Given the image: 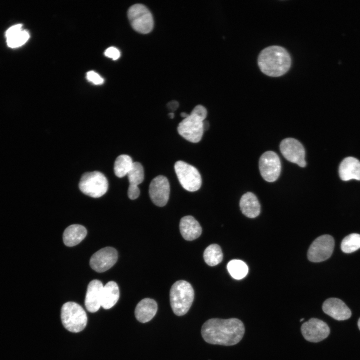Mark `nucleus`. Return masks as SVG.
Here are the masks:
<instances>
[{
  "label": "nucleus",
  "mask_w": 360,
  "mask_h": 360,
  "mask_svg": "<svg viewBox=\"0 0 360 360\" xmlns=\"http://www.w3.org/2000/svg\"><path fill=\"white\" fill-rule=\"evenodd\" d=\"M203 256L206 263L212 266L218 264L222 261L223 254L220 247L218 244H212L205 249Z\"/></svg>",
  "instance_id": "b1692460"
},
{
  "label": "nucleus",
  "mask_w": 360,
  "mask_h": 360,
  "mask_svg": "<svg viewBox=\"0 0 360 360\" xmlns=\"http://www.w3.org/2000/svg\"><path fill=\"white\" fill-rule=\"evenodd\" d=\"M180 230L184 238L187 240H192L200 236L202 228L199 222L193 216H186L180 220Z\"/></svg>",
  "instance_id": "aec40b11"
},
{
  "label": "nucleus",
  "mask_w": 360,
  "mask_h": 360,
  "mask_svg": "<svg viewBox=\"0 0 360 360\" xmlns=\"http://www.w3.org/2000/svg\"><path fill=\"white\" fill-rule=\"evenodd\" d=\"M258 62L264 74L270 76L277 77L284 75L288 70L292 60L285 48L272 46L265 48L260 52Z\"/></svg>",
  "instance_id": "f03ea898"
},
{
  "label": "nucleus",
  "mask_w": 360,
  "mask_h": 360,
  "mask_svg": "<svg viewBox=\"0 0 360 360\" xmlns=\"http://www.w3.org/2000/svg\"><path fill=\"white\" fill-rule=\"evenodd\" d=\"M158 310L156 302L153 299L145 298L136 305L134 314L136 318L142 323L150 321L156 315Z\"/></svg>",
  "instance_id": "6ab92c4d"
},
{
  "label": "nucleus",
  "mask_w": 360,
  "mask_h": 360,
  "mask_svg": "<svg viewBox=\"0 0 360 360\" xmlns=\"http://www.w3.org/2000/svg\"><path fill=\"white\" fill-rule=\"evenodd\" d=\"M168 106L170 110H174L178 106V103L175 100H172L168 104Z\"/></svg>",
  "instance_id": "2f4dec72"
},
{
  "label": "nucleus",
  "mask_w": 360,
  "mask_h": 360,
  "mask_svg": "<svg viewBox=\"0 0 360 360\" xmlns=\"http://www.w3.org/2000/svg\"><path fill=\"white\" fill-rule=\"evenodd\" d=\"M189 114H187L186 113L183 112L180 114V116L184 118H187Z\"/></svg>",
  "instance_id": "72a5a7b5"
},
{
  "label": "nucleus",
  "mask_w": 360,
  "mask_h": 360,
  "mask_svg": "<svg viewBox=\"0 0 360 360\" xmlns=\"http://www.w3.org/2000/svg\"><path fill=\"white\" fill-rule=\"evenodd\" d=\"M130 184L138 185L144 179V170L142 165L138 162H134L128 174Z\"/></svg>",
  "instance_id": "cd10ccee"
},
{
  "label": "nucleus",
  "mask_w": 360,
  "mask_h": 360,
  "mask_svg": "<svg viewBox=\"0 0 360 360\" xmlns=\"http://www.w3.org/2000/svg\"><path fill=\"white\" fill-rule=\"evenodd\" d=\"M334 246V240L331 236H320L310 244L308 251V258L314 262H323L331 256Z\"/></svg>",
  "instance_id": "1a4fd4ad"
},
{
  "label": "nucleus",
  "mask_w": 360,
  "mask_h": 360,
  "mask_svg": "<svg viewBox=\"0 0 360 360\" xmlns=\"http://www.w3.org/2000/svg\"><path fill=\"white\" fill-rule=\"evenodd\" d=\"M244 331L242 322L238 318H213L203 324L201 334L204 340L208 344L230 346L242 340Z\"/></svg>",
  "instance_id": "f257e3e1"
},
{
  "label": "nucleus",
  "mask_w": 360,
  "mask_h": 360,
  "mask_svg": "<svg viewBox=\"0 0 360 360\" xmlns=\"http://www.w3.org/2000/svg\"><path fill=\"white\" fill-rule=\"evenodd\" d=\"M134 162L130 156L121 154L117 157L114 164V172L118 178H122L128 174Z\"/></svg>",
  "instance_id": "393cba45"
},
{
  "label": "nucleus",
  "mask_w": 360,
  "mask_h": 360,
  "mask_svg": "<svg viewBox=\"0 0 360 360\" xmlns=\"http://www.w3.org/2000/svg\"><path fill=\"white\" fill-rule=\"evenodd\" d=\"M174 170L183 188L189 192H195L200 189L202 178L196 168L184 162L178 160L174 164Z\"/></svg>",
  "instance_id": "6e6552de"
},
{
  "label": "nucleus",
  "mask_w": 360,
  "mask_h": 360,
  "mask_svg": "<svg viewBox=\"0 0 360 360\" xmlns=\"http://www.w3.org/2000/svg\"><path fill=\"white\" fill-rule=\"evenodd\" d=\"M340 248L345 253H351L360 248V234L353 233L346 236L341 242Z\"/></svg>",
  "instance_id": "bb28decb"
},
{
  "label": "nucleus",
  "mask_w": 360,
  "mask_h": 360,
  "mask_svg": "<svg viewBox=\"0 0 360 360\" xmlns=\"http://www.w3.org/2000/svg\"><path fill=\"white\" fill-rule=\"evenodd\" d=\"M300 330L304 339L312 342H318L324 340L330 332L326 323L314 318L304 322L301 326Z\"/></svg>",
  "instance_id": "f8f14e48"
},
{
  "label": "nucleus",
  "mask_w": 360,
  "mask_h": 360,
  "mask_svg": "<svg viewBox=\"0 0 360 360\" xmlns=\"http://www.w3.org/2000/svg\"><path fill=\"white\" fill-rule=\"evenodd\" d=\"M120 297L119 288L114 281L107 282L102 290L101 306L104 309H110L118 302Z\"/></svg>",
  "instance_id": "5701e85b"
},
{
  "label": "nucleus",
  "mask_w": 360,
  "mask_h": 360,
  "mask_svg": "<svg viewBox=\"0 0 360 360\" xmlns=\"http://www.w3.org/2000/svg\"><path fill=\"white\" fill-rule=\"evenodd\" d=\"M102 282L98 280L90 282L87 288L84 304L86 310L91 312H97L101 306Z\"/></svg>",
  "instance_id": "dca6fc26"
},
{
  "label": "nucleus",
  "mask_w": 360,
  "mask_h": 360,
  "mask_svg": "<svg viewBox=\"0 0 360 360\" xmlns=\"http://www.w3.org/2000/svg\"><path fill=\"white\" fill-rule=\"evenodd\" d=\"M168 116L170 118H173L174 117V114L172 112H171L168 114Z\"/></svg>",
  "instance_id": "f704fd0d"
},
{
  "label": "nucleus",
  "mask_w": 360,
  "mask_h": 360,
  "mask_svg": "<svg viewBox=\"0 0 360 360\" xmlns=\"http://www.w3.org/2000/svg\"><path fill=\"white\" fill-rule=\"evenodd\" d=\"M5 36L8 46L14 48L25 44L30 35L28 31L23 29L22 24H18L10 27L6 32Z\"/></svg>",
  "instance_id": "a211bd4d"
},
{
  "label": "nucleus",
  "mask_w": 360,
  "mask_h": 360,
  "mask_svg": "<svg viewBox=\"0 0 360 360\" xmlns=\"http://www.w3.org/2000/svg\"><path fill=\"white\" fill-rule=\"evenodd\" d=\"M258 166L260 174L265 180L273 182L279 177L281 164L279 156L275 152H264L260 157Z\"/></svg>",
  "instance_id": "9d476101"
},
{
  "label": "nucleus",
  "mask_w": 360,
  "mask_h": 360,
  "mask_svg": "<svg viewBox=\"0 0 360 360\" xmlns=\"http://www.w3.org/2000/svg\"><path fill=\"white\" fill-rule=\"evenodd\" d=\"M170 192V184L164 176H158L150 182L149 194L152 202L158 206H164L168 202Z\"/></svg>",
  "instance_id": "4468645a"
},
{
  "label": "nucleus",
  "mask_w": 360,
  "mask_h": 360,
  "mask_svg": "<svg viewBox=\"0 0 360 360\" xmlns=\"http://www.w3.org/2000/svg\"><path fill=\"white\" fill-rule=\"evenodd\" d=\"M194 292L191 284L180 280L172 286L170 292V304L174 314L182 316L187 313L192 305Z\"/></svg>",
  "instance_id": "20e7f679"
},
{
  "label": "nucleus",
  "mask_w": 360,
  "mask_h": 360,
  "mask_svg": "<svg viewBox=\"0 0 360 360\" xmlns=\"http://www.w3.org/2000/svg\"><path fill=\"white\" fill-rule=\"evenodd\" d=\"M340 177L344 181L350 180H360V162L357 158L349 156L344 158L338 170Z\"/></svg>",
  "instance_id": "f3484780"
},
{
  "label": "nucleus",
  "mask_w": 360,
  "mask_h": 360,
  "mask_svg": "<svg viewBox=\"0 0 360 360\" xmlns=\"http://www.w3.org/2000/svg\"><path fill=\"white\" fill-rule=\"evenodd\" d=\"M323 312L338 320L348 319L352 315L350 309L341 300L331 298L326 300L322 304Z\"/></svg>",
  "instance_id": "2eb2a0df"
},
{
  "label": "nucleus",
  "mask_w": 360,
  "mask_h": 360,
  "mask_svg": "<svg viewBox=\"0 0 360 360\" xmlns=\"http://www.w3.org/2000/svg\"><path fill=\"white\" fill-rule=\"evenodd\" d=\"M87 80L94 84H101L104 82V79L96 72L89 71L86 73Z\"/></svg>",
  "instance_id": "c85d7f7f"
},
{
  "label": "nucleus",
  "mask_w": 360,
  "mask_h": 360,
  "mask_svg": "<svg viewBox=\"0 0 360 360\" xmlns=\"http://www.w3.org/2000/svg\"><path fill=\"white\" fill-rule=\"evenodd\" d=\"M128 16L133 29L136 32L146 34L154 28V19L150 10L144 4H136L128 10Z\"/></svg>",
  "instance_id": "0eeeda50"
},
{
  "label": "nucleus",
  "mask_w": 360,
  "mask_h": 360,
  "mask_svg": "<svg viewBox=\"0 0 360 360\" xmlns=\"http://www.w3.org/2000/svg\"><path fill=\"white\" fill-rule=\"evenodd\" d=\"M61 320L64 326L68 331L78 332L86 327L88 318L84 308L78 304L68 302L61 308Z\"/></svg>",
  "instance_id": "39448f33"
},
{
  "label": "nucleus",
  "mask_w": 360,
  "mask_h": 360,
  "mask_svg": "<svg viewBox=\"0 0 360 360\" xmlns=\"http://www.w3.org/2000/svg\"><path fill=\"white\" fill-rule=\"evenodd\" d=\"M87 234L86 228L80 224H72L67 227L63 233V242L68 246H73L81 242Z\"/></svg>",
  "instance_id": "4be33fe9"
},
{
  "label": "nucleus",
  "mask_w": 360,
  "mask_h": 360,
  "mask_svg": "<svg viewBox=\"0 0 360 360\" xmlns=\"http://www.w3.org/2000/svg\"><path fill=\"white\" fill-rule=\"evenodd\" d=\"M227 269L234 278L241 280L248 273V268L246 264L242 260H232L227 264Z\"/></svg>",
  "instance_id": "a878e982"
},
{
  "label": "nucleus",
  "mask_w": 360,
  "mask_h": 360,
  "mask_svg": "<svg viewBox=\"0 0 360 360\" xmlns=\"http://www.w3.org/2000/svg\"><path fill=\"white\" fill-rule=\"evenodd\" d=\"M104 54L107 57L116 60L120 56V52L116 48L112 46L108 48L105 50Z\"/></svg>",
  "instance_id": "7c9ffc66"
},
{
  "label": "nucleus",
  "mask_w": 360,
  "mask_h": 360,
  "mask_svg": "<svg viewBox=\"0 0 360 360\" xmlns=\"http://www.w3.org/2000/svg\"><path fill=\"white\" fill-rule=\"evenodd\" d=\"M280 149L288 161L302 168L306 166L304 148L298 140L292 138H284L280 143Z\"/></svg>",
  "instance_id": "9b49d317"
},
{
  "label": "nucleus",
  "mask_w": 360,
  "mask_h": 360,
  "mask_svg": "<svg viewBox=\"0 0 360 360\" xmlns=\"http://www.w3.org/2000/svg\"><path fill=\"white\" fill-rule=\"evenodd\" d=\"M140 190L137 185L130 184L128 190V195L130 200H135L140 195Z\"/></svg>",
  "instance_id": "c756f323"
},
{
  "label": "nucleus",
  "mask_w": 360,
  "mask_h": 360,
  "mask_svg": "<svg viewBox=\"0 0 360 360\" xmlns=\"http://www.w3.org/2000/svg\"><path fill=\"white\" fill-rule=\"evenodd\" d=\"M79 188L86 195L98 198L107 192L108 182L104 174L100 172H86L80 180Z\"/></svg>",
  "instance_id": "423d86ee"
},
{
  "label": "nucleus",
  "mask_w": 360,
  "mask_h": 360,
  "mask_svg": "<svg viewBox=\"0 0 360 360\" xmlns=\"http://www.w3.org/2000/svg\"><path fill=\"white\" fill-rule=\"evenodd\" d=\"M358 326L359 330H360V318L358 320Z\"/></svg>",
  "instance_id": "c9c22d12"
},
{
  "label": "nucleus",
  "mask_w": 360,
  "mask_h": 360,
  "mask_svg": "<svg viewBox=\"0 0 360 360\" xmlns=\"http://www.w3.org/2000/svg\"><path fill=\"white\" fill-rule=\"evenodd\" d=\"M203 128L204 130H206L208 128V123L206 121H204V120L203 121Z\"/></svg>",
  "instance_id": "473e14b6"
},
{
  "label": "nucleus",
  "mask_w": 360,
  "mask_h": 360,
  "mask_svg": "<svg viewBox=\"0 0 360 360\" xmlns=\"http://www.w3.org/2000/svg\"><path fill=\"white\" fill-rule=\"evenodd\" d=\"M240 206L242 213L249 218H254L260 214V204L256 195L251 192H247L242 196Z\"/></svg>",
  "instance_id": "412c9836"
},
{
  "label": "nucleus",
  "mask_w": 360,
  "mask_h": 360,
  "mask_svg": "<svg viewBox=\"0 0 360 360\" xmlns=\"http://www.w3.org/2000/svg\"><path fill=\"white\" fill-rule=\"evenodd\" d=\"M118 252L112 247L102 248L94 253L90 260V267L98 272H104L112 268L118 260Z\"/></svg>",
  "instance_id": "ddd939ff"
},
{
  "label": "nucleus",
  "mask_w": 360,
  "mask_h": 360,
  "mask_svg": "<svg viewBox=\"0 0 360 360\" xmlns=\"http://www.w3.org/2000/svg\"><path fill=\"white\" fill-rule=\"evenodd\" d=\"M207 116V110L202 105H197L190 114L178 124V134L187 140L198 142L200 140L204 132L203 121Z\"/></svg>",
  "instance_id": "7ed1b4c3"
},
{
  "label": "nucleus",
  "mask_w": 360,
  "mask_h": 360,
  "mask_svg": "<svg viewBox=\"0 0 360 360\" xmlns=\"http://www.w3.org/2000/svg\"><path fill=\"white\" fill-rule=\"evenodd\" d=\"M304 320V318H302L300 319V322H302V320Z\"/></svg>",
  "instance_id": "e433bc0d"
}]
</instances>
